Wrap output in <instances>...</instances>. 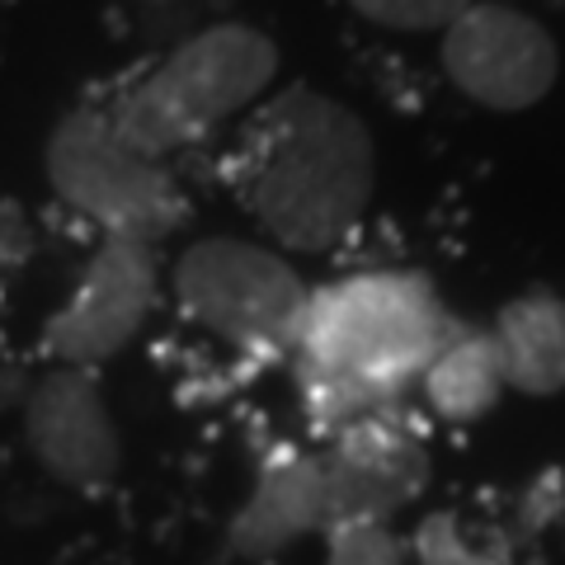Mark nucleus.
<instances>
[{"instance_id": "nucleus-15", "label": "nucleus", "mask_w": 565, "mask_h": 565, "mask_svg": "<svg viewBox=\"0 0 565 565\" xmlns=\"http://www.w3.org/2000/svg\"><path fill=\"white\" fill-rule=\"evenodd\" d=\"M471 0H349V10L386 33H444Z\"/></svg>"}, {"instance_id": "nucleus-2", "label": "nucleus", "mask_w": 565, "mask_h": 565, "mask_svg": "<svg viewBox=\"0 0 565 565\" xmlns=\"http://www.w3.org/2000/svg\"><path fill=\"white\" fill-rule=\"evenodd\" d=\"M452 326L438 288L415 269H359L311 288L288 349L307 419L340 434L401 411Z\"/></svg>"}, {"instance_id": "nucleus-4", "label": "nucleus", "mask_w": 565, "mask_h": 565, "mask_svg": "<svg viewBox=\"0 0 565 565\" xmlns=\"http://www.w3.org/2000/svg\"><path fill=\"white\" fill-rule=\"evenodd\" d=\"M47 189L71 217L95 226L99 241L161 245L184 217V193L166 161L132 151L99 104L66 109L43 141Z\"/></svg>"}, {"instance_id": "nucleus-1", "label": "nucleus", "mask_w": 565, "mask_h": 565, "mask_svg": "<svg viewBox=\"0 0 565 565\" xmlns=\"http://www.w3.org/2000/svg\"><path fill=\"white\" fill-rule=\"evenodd\" d=\"M232 193L264 245L326 255L377 199V141L367 118L316 85H282L241 122Z\"/></svg>"}, {"instance_id": "nucleus-13", "label": "nucleus", "mask_w": 565, "mask_h": 565, "mask_svg": "<svg viewBox=\"0 0 565 565\" xmlns=\"http://www.w3.org/2000/svg\"><path fill=\"white\" fill-rule=\"evenodd\" d=\"M411 565H519L504 537H486L452 514V509H434L415 523L411 542H405Z\"/></svg>"}, {"instance_id": "nucleus-5", "label": "nucleus", "mask_w": 565, "mask_h": 565, "mask_svg": "<svg viewBox=\"0 0 565 565\" xmlns=\"http://www.w3.org/2000/svg\"><path fill=\"white\" fill-rule=\"evenodd\" d=\"M170 297L212 340L250 353H288L311 288L274 245L217 232L174 255Z\"/></svg>"}, {"instance_id": "nucleus-9", "label": "nucleus", "mask_w": 565, "mask_h": 565, "mask_svg": "<svg viewBox=\"0 0 565 565\" xmlns=\"http://www.w3.org/2000/svg\"><path fill=\"white\" fill-rule=\"evenodd\" d=\"M330 504V527L340 523H396L429 486V448L392 415L359 419L340 434H326L316 448Z\"/></svg>"}, {"instance_id": "nucleus-11", "label": "nucleus", "mask_w": 565, "mask_h": 565, "mask_svg": "<svg viewBox=\"0 0 565 565\" xmlns=\"http://www.w3.org/2000/svg\"><path fill=\"white\" fill-rule=\"evenodd\" d=\"M494 353L504 367V386L519 396H561L565 392V297L552 288H527L509 297L490 326Z\"/></svg>"}, {"instance_id": "nucleus-14", "label": "nucleus", "mask_w": 565, "mask_h": 565, "mask_svg": "<svg viewBox=\"0 0 565 565\" xmlns=\"http://www.w3.org/2000/svg\"><path fill=\"white\" fill-rule=\"evenodd\" d=\"M321 565H411L392 523H340L321 537Z\"/></svg>"}, {"instance_id": "nucleus-7", "label": "nucleus", "mask_w": 565, "mask_h": 565, "mask_svg": "<svg viewBox=\"0 0 565 565\" xmlns=\"http://www.w3.org/2000/svg\"><path fill=\"white\" fill-rule=\"evenodd\" d=\"M156 297H161V269H156L151 245L99 241L71 282L66 302L47 316L39 334L43 363L99 373L104 363H114L122 349L141 340V330L151 326Z\"/></svg>"}, {"instance_id": "nucleus-12", "label": "nucleus", "mask_w": 565, "mask_h": 565, "mask_svg": "<svg viewBox=\"0 0 565 565\" xmlns=\"http://www.w3.org/2000/svg\"><path fill=\"white\" fill-rule=\"evenodd\" d=\"M415 392L424 401V411H429L434 419H444V424L486 419L494 405H500V396L509 392L490 330L452 326L448 340L434 349L429 363H424Z\"/></svg>"}, {"instance_id": "nucleus-8", "label": "nucleus", "mask_w": 565, "mask_h": 565, "mask_svg": "<svg viewBox=\"0 0 565 565\" xmlns=\"http://www.w3.org/2000/svg\"><path fill=\"white\" fill-rule=\"evenodd\" d=\"M20 444L33 471L66 494H104L122 471V429L99 373L43 367L20 396Z\"/></svg>"}, {"instance_id": "nucleus-16", "label": "nucleus", "mask_w": 565, "mask_h": 565, "mask_svg": "<svg viewBox=\"0 0 565 565\" xmlns=\"http://www.w3.org/2000/svg\"><path fill=\"white\" fill-rule=\"evenodd\" d=\"M141 6H174V0H141Z\"/></svg>"}, {"instance_id": "nucleus-3", "label": "nucleus", "mask_w": 565, "mask_h": 565, "mask_svg": "<svg viewBox=\"0 0 565 565\" xmlns=\"http://www.w3.org/2000/svg\"><path fill=\"white\" fill-rule=\"evenodd\" d=\"M278 43L255 24H212L166 52L147 76L104 99L114 132L151 161H170L236 122L274 90Z\"/></svg>"}, {"instance_id": "nucleus-6", "label": "nucleus", "mask_w": 565, "mask_h": 565, "mask_svg": "<svg viewBox=\"0 0 565 565\" xmlns=\"http://www.w3.org/2000/svg\"><path fill=\"white\" fill-rule=\"evenodd\" d=\"M438 66L476 109L527 114L556 90L561 47L537 14L509 0H471L438 33Z\"/></svg>"}, {"instance_id": "nucleus-10", "label": "nucleus", "mask_w": 565, "mask_h": 565, "mask_svg": "<svg viewBox=\"0 0 565 565\" xmlns=\"http://www.w3.org/2000/svg\"><path fill=\"white\" fill-rule=\"evenodd\" d=\"M330 533V504L316 448L302 452H274L255 471L245 500L236 504L232 527H226V552L241 565H269L278 556L297 552L307 542H321Z\"/></svg>"}]
</instances>
